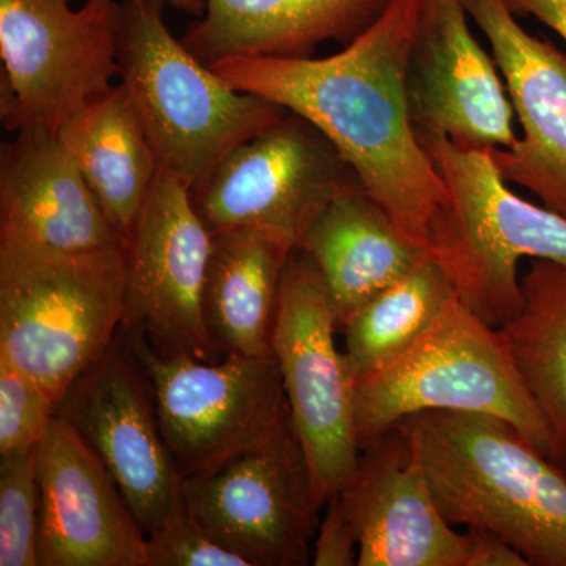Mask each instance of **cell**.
Masks as SVG:
<instances>
[{
	"label": "cell",
	"mask_w": 566,
	"mask_h": 566,
	"mask_svg": "<svg viewBox=\"0 0 566 566\" xmlns=\"http://www.w3.org/2000/svg\"><path fill=\"white\" fill-rule=\"evenodd\" d=\"M422 0H392L385 13L331 57H232L210 69L234 91L314 123L398 229L427 248L447 189L417 139L406 66Z\"/></svg>",
	"instance_id": "6da1fadb"
},
{
	"label": "cell",
	"mask_w": 566,
	"mask_h": 566,
	"mask_svg": "<svg viewBox=\"0 0 566 566\" xmlns=\"http://www.w3.org/2000/svg\"><path fill=\"white\" fill-rule=\"evenodd\" d=\"M453 527L486 528L528 565L566 566V474L499 417L427 411L403 420Z\"/></svg>",
	"instance_id": "7a4b0ae2"
},
{
	"label": "cell",
	"mask_w": 566,
	"mask_h": 566,
	"mask_svg": "<svg viewBox=\"0 0 566 566\" xmlns=\"http://www.w3.org/2000/svg\"><path fill=\"white\" fill-rule=\"evenodd\" d=\"M125 248L65 252L0 229V357L62 400L114 345Z\"/></svg>",
	"instance_id": "3957f363"
},
{
	"label": "cell",
	"mask_w": 566,
	"mask_h": 566,
	"mask_svg": "<svg viewBox=\"0 0 566 566\" xmlns=\"http://www.w3.org/2000/svg\"><path fill=\"white\" fill-rule=\"evenodd\" d=\"M416 134L447 189L427 251L458 300L490 326L502 327L523 304L521 260L566 263V219L516 196L491 150L458 147L441 134Z\"/></svg>",
	"instance_id": "277c9868"
},
{
	"label": "cell",
	"mask_w": 566,
	"mask_h": 566,
	"mask_svg": "<svg viewBox=\"0 0 566 566\" xmlns=\"http://www.w3.org/2000/svg\"><path fill=\"white\" fill-rule=\"evenodd\" d=\"M164 0H122L118 77L139 112L159 169L199 185L241 144L289 112L234 91L164 21Z\"/></svg>",
	"instance_id": "5b68a950"
},
{
	"label": "cell",
	"mask_w": 566,
	"mask_h": 566,
	"mask_svg": "<svg viewBox=\"0 0 566 566\" xmlns=\"http://www.w3.org/2000/svg\"><path fill=\"white\" fill-rule=\"evenodd\" d=\"M427 411L499 417L549 458V428L524 386L504 334L458 297L394 363L357 379L360 449Z\"/></svg>",
	"instance_id": "8992f818"
},
{
	"label": "cell",
	"mask_w": 566,
	"mask_h": 566,
	"mask_svg": "<svg viewBox=\"0 0 566 566\" xmlns=\"http://www.w3.org/2000/svg\"><path fill=\"white\" fill-rule=\"evenodd\" d=\"M122 2L0 0V120L59 133L118 77Z\"/></svg>",
	"instance_id": "52a82bcc"
},
{
	"label": "cell",
	"mask_w": 566,
	"mask_h": 566,
	"mask_svg": "<svg viewBox=\"0 0 566 566\" xmlns=\"http://www.w3.org/2000/svg\"><path fill=\"white\" fill-rule=\"evenodd\" d=\"M335 331L322 274L311 256L296 248L282 277L273 353L323 509L352 483L360 458L356 378L335 345Z\"/></svg>",
	"instance_id": "ba28073f"
},
{
	"label": "cell",
	"mask_w": 566,
	"mask_h": 566,
	"mask_svg": "<svg viewBox=\"0 0 566 566\" xmlns=\"http://www.w3.org/2000/svg\"><path fill=\"white\" fill-rule=\"evenodd\" d=\"M128 349L150 385L164 439L182 479L292 423L274 353L205 363L161 356L136 333H129Z\"/></svg>",
	"instance_id": "9c48e42d"
},
{
	"label": "cell",
	"mask_w": 566,
	"mask_h": 566,
	"mask_svg": "<svg viewBox=\"0 0 566 566\" xmlns=\"http://www.w3.org/2000/svg\"><path fill=\"white\" fill-rule=\"evenodd\" d=\"M185 509L249 566L312 565L323 506L293 422L182 480Z\"/></svg>",
	"instance_id": "30bf717a"
},
{
	"label": "cell",
	"mask_w": 566,
	"mask_h": 566,
	"mask_svg": "<svg viewBox=\"0 0 566 566\" xmlns=\"http://www.w3.org/2000/svg\"><path fill=\"white\" fill-rule=\"evenodd\" d=\"M359 177L337 147L289 111L230 151L191 189L193 208L211 233L263 230L300 243L305 230Z\"/></svg>",
	"instance_id": "8fae6325"
},
{
	"label": "cell",
	"mask_w": 566,
	"mask_h": 566,
	"mask_svg": "<svg viewBox=\"0 0 566 566\" xmlns=\"http://www.w3.org/2000/svg\"><path fill=\"white\" fill-rule=\"evenodd\" d=\"M212 233L192 203L191 188L159 169L126 238L122 327L161 356L221 360L203 316Z\"/></svg>",
	"instance_id": "7c38bea8"
},
{
	"label": "cell",
	"mask_w": 566,
	"mask_h": 566,
	"mask_svg": "<svg viewBox=\"0 0 566 566\" xmlns=\"http://www.w3.org/2000/svg\"><path fill=\"white\" fill-rule=\"evenodd\" d=\"M102 458L145 535L185 512L182 475L164 439L155 400L132 354L114 345L55 405Z\"/></svg>",
	"instance_id": "4fadbf2b"
},
{
	"label": "cell",
	"mask_w": 566,
	"mask_h": 566,
	"mask_svg": "<svg viewBox=\"0 0 566 566\" xmlns=\"http://www.w3.org/2000/svg\"><path fill=\"white\" fill-rule=\"evenodd\" d=\"M406 96L416 133L441 134L458 147L480 150L516 144L504 77L472 35L461 0H422Z\"/></svg>",
	"instance_id": "5bb4252c"
},
{
	"label": "cell",
	"mask_w": 566,
	"mask_h": 566,
	"mask_svg": "<svg viewBox=\"0 0 566 566\" xmlns=\"http://www.w3.org/2000/svg\"><path fill=\"white\" fill-rule=\"evenodd\" d=\"M39 566H150L147 535L114 475L54 416L36 447Z\"/></svg>",
	"instance_id": "9a60e30c"
},
{
	"label": "cell",
	"mask_w": 566,
	"mask_h": 566,
	"mask_svg": "<svg viewBox=\"0 0 566 566\" xmlns=\"http://www.w3.org/2000/svg\"><path fill=\"white\" fill-rule=\"evenodd\" d=\"M490 41L523 137L491 155L509 185L566 219V52L524 31L506 0H461Z\"/></svg>",
	"instance_id": "2e32d148"
},
{
	"label": "cell",
	"mask_w": 566,
	"mask_h": 566,
	"mask_svg": "<svg viewBox=\"0 0 566 566\" xmlns=\"http://www.w3.org/2000/svg\"><path fill=\"white\" fill-rule=\"evenodd\" d=\"M359 543V566H464L468 538L446 520L405 422L360 449L338 491Z\"/></svg>",
	"instance_id": "e0dca14e"
},
{
	"label": "cell",
	"mask_w": 566,
	"mask_h": 566,
	"mask_svg": "<svg viewBox=\"0 0 566 566\" xmlns=\"http://www.w3.org/2000/svg\"><path fill=\"white\" fill-rule=\"evenodd\" d=\"M0 229L65 252L126 248L59 133L28 128L0 148Z\"/></svg>",
	"instance_id": "ac0fdd59"
},
{
	"label": "cell",
	"mask_w": 566,
	"mask_h": 566,
	"mask_svg": "<svg viewBox=\"0 0 566 566\" xmlns=\"http://www.w3.org/2000/svg\"><path fill=\"white\" fill-rule=\"evenodd\" d=\"M392 0H207L182 44L207 66L232 57H314L356 40Z\"/></svg>",
	"instance_id": "d6986e66"
},
{
	"label": "cell",
	"mask_w": 566,
	"mask_h": 566,
	"mask_svg": "<svg viewBox=\"0 0 566 566\" xmlns=\"http://www.w3.org/2000/svg\"><path fill=\"white\" fill-rule=\"evenodd\" d=\"M297 249L322 274L337 329L365 303L430 256L365 192L349 189L327 205Z\"/></svg>",
	"instance_id": "ffe728a7"
},
{
	"label": "cell",
	"mask_w": 566,
	"mask_h": 566,
	"mask_svg": "<svg viewBox=\"0 0 566 566\" xmlns=\"http://www.w3.org/2000/svg\"><path fill=\"white\" fill-rule=\"evenodd\" d=\"M294 249L289 238L263 230L212 233L203 316L222 357L273 354L282 277Z\"/></svg>",
	"instance_id": "44dd1931"
},
{
	"label": "cell",
	"mask_w": 566,
	"mask_h": 566,
	"mask_svg": "<svg viewBox=\"0 0 566 566\" xmlns=\"http://www.w3.org/2000/svg\"><path fill=\"white\" fill-rule=\"evenodd\" d=\"M103 210L128 238L159 163L125 85L88 104L59 132Z\"/></svg>",
	"instance_id": "7402d4cb"
},
{
	"label": "cell",
	"mask_w": 566,
	"mask_h": 566,
	"mask_svg": "<svg viewBox=\"0 0 566 566\" xmlns=\"http://www.w3.org/2000/svg\"><path fill=\"white\" fill-rule=\"evenodd\" d=\"M521 294L520 312L499 329L549 428V460L566 474V263L532 259Z\"/></svg>",
	"instance_id": "603a6c76"
},
{
	"label": "cell",
	"mask_w": 566,
	"mask_h": 566,
	"mask_svg": "<svg viewBox=\"0 0 566 566\" xmlns=\"http://www.w3.org/2000/svg\"><path fill=\"white\" fill-rule=\"evenodd\" d=\"M455 297L444 270L427 256L365 303L342 329V352L356 381L394 363Z\"/></svg>",
	"instance_id": "cb8c5ba5"
},
{
	"label": "cell",
	"mask_w": 566,
	"mask_h": 566,
	"mask_svg": "<svg viewBox=\"0 0 566 566\" xmlns=\"http://www.w3.org/2000/svg\"><path fill=\"white\" fill-rule=\"evenodd\" d=\"M0 458V566H39L36 449Z\"/></svg>",
	"instance_id": "d4e9b609"
},
{
	"label": "cell",
	"mask_w": 566,
	"mask_h": 566,
	"mask_svg": "<svg viewBox=\"0 0 566 566\" xmlns=\"http://www.w3.org/2000/svg\"><path fill=\"white\" fill-rule=\"evenodd\" d=\"M55 405L39 381L0 357V455L36 449Z\"/></svg>",
	"instance_id": "484cf974"
},
{
	"label": "cell",
	"mask_w": 566,
	"mask_h": 566,
	"mask_svg": "<svg viewBox=\"0 0 566 566\" xmlns=\"http://www.w3.org/2000/svg\"><path fill=\"white\" fill-rule=\"evenodd\" d=\"M150 566H249L248 562L227 549L188 512L147 535Z\"/></svg>",
	"instance_id": "4316f807"
},
{
	"label": "cell",
	"mask_w": 566,
	"mask_h": 566,
	"mask_svg": "<svg viewBox=\"0 0 566 566\" xmlns=\"http://www.w3.org/2000/svg\"><path fill=\"white\" fill-rule=\"evenodd\" d=\"M359 543L349 517L346 516L340 499L334 494L324 504V515L319 520L314 543L315 566L357 565Z\"/></svg>",
	"instance_id": "83f0119b"
},
{
	"label": "cell",
	"mask_w": 566,
	"mask_h": 566,
	"mask_svg": "<svg viewBox=\"0 0 566 566\" xmlns=\"http://www.w3.org/2000/svg\"><path fill=\"white\" fill-rule=\"evenodd\" d=\"M468 557L464 566H528L527 558L486 528H465Z\"/></svg>",
	"instance_id": "f1b7e54d"
},
{
	"label": "cell",
	"mask_w": 566,
	"mask_h": 566,
	"mask_svg": "<svg viewBox=\"0 0 566 566\" xmlns=\"http://www.w3.org/2000/svg\"><path fill=\"white\" fill-rule=\"evenodd\" d=\"M515 14H528L566 41V0H506Z\"/></svg>",
	"instance_id": "f546056e"
},
{
	"label": "cell",
	"mask_w": 566,
	"mask_h": 566,
	"mask_svg": "<svg viewBox=\"0 0 566 566\" xmlns=\"http://www.w3.org/2000/svg\"><path fill=\"white\" fill-rule=\"evenodd\" d=\"M164 2L196 18L203 17L207 9V0H164Z\"/></svg>",
	"instance_id": "4dcf8cb0"
}]
</instances>
